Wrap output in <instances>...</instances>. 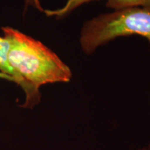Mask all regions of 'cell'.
<instances>
[{"instance_id": "cell-1", "label": "cell", "mask_w": 150, "mask_h": 150, "mask_svg": "<svg viewBox=\"0 0 150 150\" xmlns=\"http://www.w3.org/2000/svg\"><path fill=\"white\" fill-rule=\"evenodd\" d=\"M9 42L8 62L14 72V82L26 94L23 107L32 108L40 101V86L67 83L72 72L50 49L40 41L11 27H2Z\"/></svg>"}, {"instance_id": "cell-2", "label": "cell", "mask_w": 150, "mask_h": 150, "mask_svg": "<svg viewBox=\"0 0 150 150\" xmlns=\"http://www.w3.org/2000/svg\"><path fill=\"white\" fill-rule=\"evenodd\" d=\"M138 35L150 43V9L129 8L99 15L86 22L80 34V45L86 54L117 38Z\"/></svg>"}, {"instance_id": "cell-3", "label": "cell", "mask_w": 150, "mask_h": 150, "mask_svg": "<svg viewBox=\"0 0 150 150\" xmlns=\"http://www.w3.org/2000/svg\"><path fill=\"white\" fill-rule=\"evenodd\" d=\"M92 1H95V0H67L65 4L62 8L55 10H44L43 12H45L47 16H54L59 19L63 18L68 16L70 13H72L80 6Z\"/></svg>"}, {"instance_id": "cell-4", "label": "cell", "mask_w": 150, "mask_h": 150, "mask_svg": "<svg viewBox=\"0 0 150 150\" xmlns=\"http://www.w3.org/2000/svg\"><path fill=\"white\" fill-rule=\"evenodd\" d=\"M106 6L114 11L136 7L150 9V0H107Z\"/></svg>"}, {"instance_id": "cell-5", "label": "cell", "mask_w": 150, "mask_h": 150, "mask_svg": "<svg viewBox=\"0 0 150 150\" xmlns=\"http://www.w3.org/2000/svg\"><path fill=\"white\" fill-rule=\"evenodd\" d=\"M9 47L8 40L4 36L0 37V71L14 79V72L8 62Z\"/></svg>"}, {"instance_id": "cell-6", "label": "cell", "mask_w": 150, "mask_h": 150, "mask_svg": "<svg viewBox=\"0 0 150 150\" xmlns=\"http://www.w3.org/2000/svg\"><path fill=\"white\" fill-rule=\"evenodd\" d=\"M24 3H25L26 8H27L29 6H31L38 9V10L40 11H44L42 7L41 6L40 0H24Z\"/></svg>"}, {"instance_id": "cell-7", "label": "cell", "mask_w": 150, "mask_h": 150, "mask_svg": "<svg viewBox=\"0 0 150 150\" xmlns=\"http://www.w3.org/2000/svg\"><path fill=\"white\" fill-rule=\"evenodd\" d=\"M0 79H7L9 81H11L14 82V79L12 76H9V75H7L6 74H4V73L0 72Z\"/></svg>"}, {"instance_id": "cell-8", "label": "cell", "mask_w": 150, "mask_h": 150, "mask_svg": "<svg viewBox=\"0 0 150 150\" xmlns=\"http://www.w3.org/2000/svg\"><path fill=\"white\" fill-rule=\"evenodd\" d=\"M142 150H150V145L147 148H146V149H142Z\"/></svg>"}]
</instances>
